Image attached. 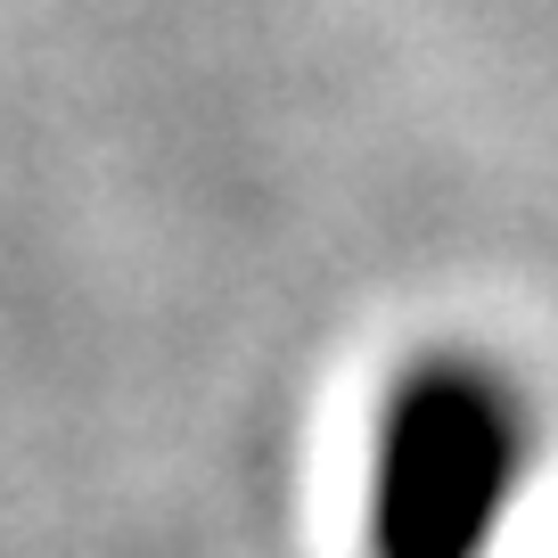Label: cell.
<instances>
[{
    "label": "cell",
    "instance_id": "obj_1",
    "mask_svg": "<svg viewBox=\"0 0 558 558\" xmlns=\"http://www.w3.org/2000/svg\"><path fill=\"white\" fill-rule=\"evenodd\" d=\"M534 469V402L493 353H418L378 411L369 558H485Z\"/></svg>",
    "mask_w": 558,
    "mask_h": 558
}]
</instances>
